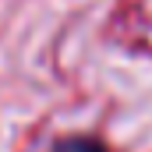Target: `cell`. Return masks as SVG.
<instances>
[{
    "label": "cell",
    "mask_w": 152,
    "mask_h": 152,
    "mask_svg": "<svg viewBox=\"0 0 152 152\" xmlns=\"http://www.w3.org/2000/svg\"><path fill=\"white\" fill-rule=\"evenodd\" d=\"M53 152H106V149L92 138H64V142L53 145Z\"/></svg>",
    "instance_id": "obj_1"
}]
</instances>
